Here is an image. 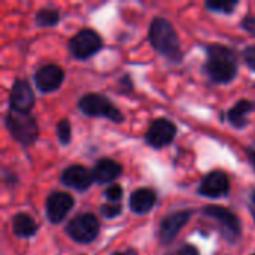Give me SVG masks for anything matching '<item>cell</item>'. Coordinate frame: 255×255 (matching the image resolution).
Wrapping results in <instances>:
<instances>
[{
    "instance_id": "14",
    "label": "cell",
    "mask_w": 255,
    "mask_h": 255,
    "mask_svg": "<svg viewBox=\"0 0 255 255\" xmlns=\"http://www.w3.org/2000/svg\"><path fill=\"white\" fill-rule=\"evenodd\" d=\"M191 217V211H179L176 214H172L166 217L160 224V241L161 244H170L178 233L182 230V227L188 223Z\"/></svg>"
},
{
    "instance_id": "4",
    "label": "cell",
    "mask_w": 255,
    "mask_h": 255,
    "mask_svg": "<svg viewBox=\"0 0 255 255\" xmlns=\"http://www.w3.org/2000/svg\"><path fill=\"white\" fill-rule=\"evenodd\" d=\"M78 108L87 117H105L114 123H121L124 120V115L118 111V108L108 97L97 93L82 96L78 102Z\"/></svg>"
},
{
    "instance_id": "15",
    "label": "cell",
    "mask_w": 255,
    "mask_h": 255,
    "mask_svg": "<svg viewBox=\"0 0 255 255\" xmlns=\"http://www.w3.org/2000/svg\"><path fill=\"white\" fill-rule=\"evenodd\" d=\"M155 200H157V196L151 188H137L136 191L131 193L128 199V205L134 214L143 215V214H148L154 208Z\"/></svg>"
},
{
    "instance_id": "10",
    "label": "cell",
    "mask_w": 255,
    "mask_h": 255,
    "mask_svg": "<svg viewBox=\"0 0 255 255\" xmlns=\"http://www.w3.org/2000/svg\"><path fill=\"white\" fill-rule=\"evenodd\" d=\"M230 190V179L229 176L221 170H214L208 173L199 187V193L209 199H218L226 194H229Z\"/></svg>"
},
{
    "instance_id": "13",
    "label": "cell",
    "mask_w": 255,
    "mask_h": 255,
    "mask_svg": "<svg viewBox=\"0 0 255 255\" xmlns=\"http://www.w3.org/2000/svg\"><path fill=\"white\" fill-rule=\"evenodd\" d=\"M94 181L93 172H90L87 167L75 164V166H69L67 169L63 170L61 173V182L73 190L78 191H85L91 187Z\"/></svg>"
},
{
    "instance_id": "25",
    "label": "cell",
    "mask_w": 255,
    "mask_h": 255,
    "mask_svg": "<svg viewBox=\"0 0 255 255\" xmlns=\"http://www.w3.org/2000/svg\"><path fill=\"white\" fill-rule=\"evenodd\" d=\"M242 27H244L247 31H250L251 34H254L255 36V16H253V15H248L247 18H244V21H242Z\"/></svg>"
},
{
    "instance_id": "26",
    "label": "cell",
    "mask_w": 255,
    "mask_h": 255,
    "mask_svg": "<svg viewBox=\"0 0 255 255\" xmlns=\"http://www.w3.org/2000/svg\"><path fill=\"white\" fill-rule=\"evenodd\" d=\"M172 255H200V254H199V251H197V248H196V247H193V245H182V247L176 251V254H172Z\"/></svg>"
},
{
    "instance_id": "27",
    "label": "cell",
    "mask_w": 255,
    "mask_h": 255,
    "mask_svg": "<svg viewBox=\"0 0 255 255\" xmlns=\"http://www.w3.org/2000/svg\"><path fill=\"white\" fill-rule=\"evenodd\" d=\"M247 154H248V158H250L251 164L254 166L255 169V143H253V145L247 149Z\"/></svg>"
},
{
    "instance_id": "19",
    "label": "cell",
    "mask_w": 255,
    "mask_h": 255,
    "mask_svg": "<svg viewBox=\"0 0 255 255\" xmlns=\"http://www.w3.org/2000/svg\"><path fill=\"white\" fill-rule=\"evenodd\" d=\"M34 19H36V24L40 25V27H52V25H55L58 22L60 13L55 9L45 7V9H40L36 13V18Z\"/></svg>"
},
{
    "instance_id": "2",
    "label": "cell",
    "mask_w": 255,
    "mask_h": 255,
    "mask_svg": "<svg viewBox=\"0 0 255 255\" xmlns=\"http://www.w3.org/2000/svg\"><path fill=\"white\" fill-rule=\"evenodd\" d=\"M149 42L161 55L172 61L181 60V43L173 25L164 18H155L149 27Z\"/></svg>"
},
{
    "instance_id": "22",
    "label": "cell",
    "mask_w": 255,
    "mask_h": 255,
    "mask_svg": "<svg viewBox=\"0 0 255 255\" xmlns=\"http://www.w3.org/2000/svg\"><path fill=\"white\" fill-rule=\"evenodd\" d=\"M121 211H123V206L118 203H106L100 206V214L105 218H115L121 214Z\"/></svg>"
},
{
    "instance_id": "12",
    "label": "cell",
    "mask_w": 255,
    "mask_h": 255,
    "mask_svg": "<svg viewBox=\"0 0 255 255\" xmlns=\"http://www.w3.org/2000/svg\"><path fill=\"white\" fill-rule=\"evenodd\" d=\"M64 79V72L61 67L55 64H46L40 67L34 75L36 87L42 93H52L60 88L61 82Z\"/></svg>"
},
{
    "instance_id": "6",
    "label": "cell",
    "mask_w": 255,
    "mask_h": 255,
    "mask_svg": "<svg viewBox=\"0 0 255 255\" xmlns=\"http://www.w3.org/2000/svg\"><path fill=\"white\" fill-rule=\"evenodd\" d=\"M99 232L100 224L93 214H79L66 227V233L78 244L93 242L99 236Z\"/></svg>"
},
{
    "instance_id": "23",
    "label": "cell",
    "mask_w": 255,
    "mask_h": 255,
    "mask_svg": "<svg viewBox=\"0 0 255 255\" xmlns=\"http://www.w3.org/2000/svg\"><path fill=\"white\" fill-rule=\"evenodd\" d=\"M105 196H106V199L111 200V202H118V200H121V197H123V188H121L120 185L114 184V185L108 187V190L105 191Z\"/></svg>"
},
{
    "instance_id": "18",
    "label": "cell",
    "mask_w": 255,
    "mask_h": 255,
    "mask_svg": "<svg viewBox=\"0 0 255 255\" xmlns=\"http://www.w3.org/2000/svg\"><path fill=\"white\" fill-rule=\"evenodd\" d=\"M12 230L18 238H30L36 233L37 226L34 220L27 214H16L12 220Z\"/></svg>"
},
{
    "instance_id": "11",
    "label": "cell",
    "mask_w": 255,
    "mask_h": 255,
    "mask_svg": "<svg viewBox=\"0 0 255 255\" xmlns=\"http://www.w3.org/2000/svg\"><path fill=\"white\" fill-rule=\"evenodd\" d=\"M45 208L48 220L52 224H58L66 218L69 211L73 208V197L67 193L55 191L48 196Z\"/></svg>"
},
{
    "instance_id": "9",
    "label": "cell",
    "mask_w": 255,
    "mask_h": 255,
    "mask_svg": "<svg viewBox=\"0 0 255 255\" xmlns=\"http://www.w3.org/2000/svg\"><path fill=\"white\" fill-rule=\"evenodd\" d=\"M34 105V94L27 81L16 79L9 94V111L28 114Z\"/></svg>"
},
{
    "instance_id": "5",
    "label": "cell",
    "mask_w": 255,
    "mask_h": 255,
    "mask_svg": "<svg viewBox=\"0 0 255 255\" xmlns=\"http://www.w3.org/2000/svg\"><path fill=\"white\" fill-rule=\"evenodd\" d=\"M203 215L218 223L220 232L227 242L235 244L241 236V221L230 209L223 206H206L203 209Z\"/></svg>"
},
{
    "instance_id": "20",
    "label": "cell",
    "mask_w": 255,
    "mask_h": 255,
    "mask_svg": "<svg viewBox=\"0 0 255 255\" xmlns=\"http://www.w3.org/2000/svg\"><path fill=\"white\" fill-rule=\"evenodd\" d=\"M238 6L236 0H227V1H206V7L215 12H221V13H232L235 10V7Z\"/></svg>"
},
{
    "instance_id": "30",
    "label": "cell",
    "mask_w": 255,
    "mask_h": 255,
    "mask_svg": "<svg viewBox=\"0 0 255 255\" xmlns=\"http://www.w3.org/2000/svg\"><path fill=\"white\" fill-rule=\"evenodd\" d=\"M253 255H255V254H253Z\"/></svg>"
},
{
    "instance_id": "28",
    "label": "cell",
    "mask_w": 255,
    "mask_h": 255,
    "mask_svg": "<svg viewBox=\"0 0 255 255\" xmlns=\"http://www.w3.org/2000/svg\"><path fill=\"white\" fill-rule=\"evenodd\" d=\"M250 211H251V214H253L255 220V191L251 194V199H250Z\"/></svg>"
},
{
    "instance_id": "3",
    "label": "cell",
    "mask_w": 255,
    "mask_h": 255,
    "mask_svg": "<svg viewBox=\"0 0 255 255\" xmlns=\"http://www.w3.org/2000/svg\"><path fill=\"white\" fill-rule=\"evenodd\" d=\"M4 126L10 136L22 145H30L37 139V123L30 114L9 111L4 117Z\"/></svg>"
},
{
    "instance_id": "8",
    "label": "cell",
    "mask_w": 255,
    "mask_h": 255,
    "mask_svg": "<svg viewBox=\"0 0 255 255\" xmlns=\"http://www.w3.org/2000/svg\"><path fill=\"white\" fill-rule=\"evenodd\" d=\"M175 136H176V126L166 118H158L149 126L145 134V140L149 146L158 149L167 146L175 139Z\"/></svg>"
},
{
    "instance_id": "17",
    "label": "cell",
    "mask_w": 255,
    "mask_h": 255,
    "mask_svg": "<svg viewBox=\"0 0 255 255\" xmlns=\"http://www.w3.org/2000/svg\"><path fill=\"white\" fill-rule=\"evenodd\" d=\"M255 111V103L251 100H239L229 112L227 120L236 128H244L248 126V114Z\"/></svg>"
},
{
    "instance_id": "7",
    "label": "cell",
    "mask_w": 255,
    "mask_h": 255,
    "mask_svg": "<svg viewBox=\"0 0 255 255\" xmlns=\"http://www.w3.org/2000/svg\"><path fill=\"white\" fill-rule=\"evenodd\" d=\"M100 48H102V39L91 28H84L78 31L69 43V49L72 55L78 60L90 58L91 55L99 52Z\"/></svg>"
},
{
    "instance_id": "24",
    "label": "cell",
    "mask_w": 255,
    "mask_h": 255,
    "mask_svg": "<svg viewBox=\"0 0 255 255\" xmlns=\"http://www.w3.org/2000/svg\"><path fill=\"white\" fill-rule=\"evenodd\" d=\"M244 58H245L248 67H251L253 70H255V45L248 46V48L244 51Z\"/></svg>"
},
{
    "instance_id": "1",
    "label": "cell",
    "mask_w": 255,
    "mask_h": 255,
    "mask_svg": "<svg viewBox=\"0 0 255 255\" xmlns=\"http://www.w3.org/2000/svg\"><path fill=\"white\" fill-rule=\"evenodd\" d=\"M208 60L205 72L217 84H229L238 75V57L229 46L215 43L206 48Z\"/></svg>"
},
{
    "instance_id": "29",
    "label": "cell",
    "mask_w": 255,
    "mask_h": 255,
    "mask_svg": "<svg viewBox=\"0 0 255 255\" xmlns=\"http://www.w3.org/2000/svg\"><path fill=\"white\" fill-rule=\"evenodd\" d=\"M111 255H137V253H136L134 250H127V251H124V253H114V254Z\"/></svg>"
},
{
    "instance_id": "21",
    "label": "cell",
    "mask_w": 255,
    "mask_h": 255,
    "mask_svg": "<svg viewBox=\"0 0 255 255\" xmlns=\"http://www.w3.org/2000/svg\"><path fill=\"white\" fill-rule=\"evenodd\" d=\"M57 137L60 140V143L63 145H67L70 142V137H72V128H70V124L67 120H60L58 124H57Z\"/></svg>"
},
{
    "instance_id": "16",
    "label": "cell",
    "mask_w": 255,
    "mask_h": 255,
    "mask_svg": "<svg viewBox=\"0 0 255 255\" xmlns=\"http://www.w3.org/2000/svg\"><path fill=\"white\" fill-rule=\"evenodd\" d=\"M120 175H121V166L111 158H102L93 167V176L97 184L112 182Z\"/></svg>"
}]
</instances>
